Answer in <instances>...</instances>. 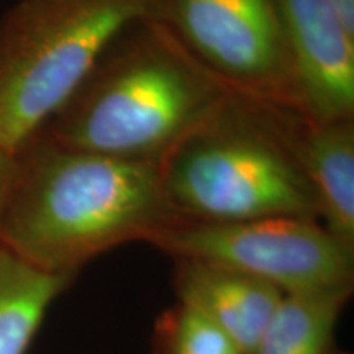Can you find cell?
Instances as JSON below:
<instances>
[{"instance_id": "ba28073f", "label": "cell", "mask_w": 354, "mask_h": 354, "mask_svg": "<svg viewBox=\"0 0 354 354\" xmlns=\"http://www.w3.org/2000/svg\"><path fill=\"white\" fill-rule=\"evenodd\" d=\"M174 289L177 302L214 322L241 354H254L284 295L258 279L196 259H174Z\"/></svg>"}, {"instance_id": "52a82bcc", "label": "cell", "mask_w": 354, "mask_h": 354, "mask_svg": "<svg viewBox=\"0 0 354 354\" xmlns=\"http://www.w3.org/2000/svg\"><path fill=\"white\" fill-rule=\"evenodd\" d=\"M294 110L310 122L354 117V37L330 0H276Z\"/></svg>"}, {"instance_id": "8992f818", "label": "cell", "mask_w": 354, "mask_h": 354, "mask_svg": "<svg viewBox=\"0 0 354 354\" xmlns=\"http://www.w3.org/2000/svg\"><path fill=\"white\" fill-rule=\"evenodd\" d=\"M153 17L233 91L294 110L276 0H156Z\"/></svg>"}, {"instance_id": "7c38bea8", "label": "cell", "mask_w": 354, "mask_h": 354, "mask_svg": "<svg viewBox=\"0 0 354 354\" xmlns=\"http://www.w3.org/2000/svg\"><path fill=\"white\" fill-rule=\"evenodd\" d=\"M154 354H241L214 322L177 302L158 318Z\"/></svg>"}, {"instance_id": "4fadbf2b", "label": "cell", "mask_w": 354, "mask_h": 354, "mask_svg": "<svg viewBox=\"0 0 354 354\" xmlns=\"http://www.w3.org/2000/svg\"><path fill=\"white\" fill-rule=\"evenodd\" d=\"M19 169V153H13L0 145V230L6 216V210L10 201L13 183Z\"/></svg>"}, {"instance_id": "7a4b0ae2", "label": "cell", "mask_w": 354, "mask_h": 354, "mask_svg": "<svg viewBox=\"0 0 354 354\" xmlns=\"http://www.w3.org/2000/svg\"><path fill=\"white\" fill-rule=\"evenodd\" d=\"M233 92L162 21L146 17L110 44L41 135L66 148L159 162Z\"/></svg>"}, {"instance_id": "6da1fadb", "label": "cell", "mask_w": 354, "mask_h": 354, "mask_svg": "<svg viewBox=\"0 0 354 354\" xmlns=\"http://www.w3.org/2000/svg\"><path fill=\"white\" fill-rule=\"evenodd\" d=\"M183 220L158 162L66 148L39 133L19 151L0 245L43 271L76 276L97 256Z\"/></svg>"}, {"instance_id": "8fae6325", "label": "cell", "mask_w": 354, "mask_h": 354, "mask_svg": "<svg viewBox=\"0 0 354 354\" xmlns=\"http://www.w3.org/2000/svg\"><path fill=\"white\" fill-rule=\"evenodd\" d=\"M353 289L284 294L254 354H338L336 323Z\"/></svg>"}, {"instance_id": "5bb4252c", "label": "cell", "mask_w": 354, "mask_h": 354, "mask_svg": "<svg viewBox=\"0 0 354 354\" xmlns=\"http://www.w3.org/2000/svg\"><path fill=\"white\" fill-rule=\"evenodd\" d=\"M344 28L354 37V0H330Z\"/></svg>"}, {"instance_id": "277c9868", "label": "cell", "mask_w": 354, "mask_h": 354, "mask_svg": "<svg viewBox=\"0 0 354 354\" xmlns=\"http://www.w3.org/2000/svg\"><path fill=\"white\" fill-rule=\"evenodd\" d=\"M156 0H20L0 20V145L13 153L76 95Z\"/></svg>"}, {"instance_id": "30bf717a", "label": "cell", "mask_w": 354, "mask_h": 354, "mask_svg": "<svg viewBox=\"0 0 354 354\" xmlns=\"http://www.w3.org/2000/svg\"><path fill=\"white\" fill-rule=\"evenodd\" d=\"M73 279L43 271L0 245V354H26L51 304Z\"/></svg>"}, {"instance_id": "3957f363", "label": "cell", "mask_w": 354, "mask_h": 354, "mask_svg": "<svg viewBox=\"0 0 354 354\" xmlns=\"http://www.w3.org/2000/svg\"><path fill=\"white\" fill-rule=\"evenodd\" d=\"M304 123L295 110L234 91L158 162L172 207L205 223L320 220L302 158Z\"/></svg>"}, {"instance_id": "5b68a950", "label": "cell", "mask_w": 354, "mask_h": 354, "mask_svg": "<svg viewBox=\"0 0 354 354\" xmlns=\"http://www.w3.org/2000/svg\"><path fill=\"white\" fill-rule=\"evenodd\" d=\"M318 221L299 216L233 223L183 220L158 232L148 243L172 259L221 266L282 294L353 289L354 248Z\"/></svg>"}, {"instance_id": "9c48e42d", "label": "cell", "mask_w": 354, "mask_h": 354, "mask_svg": "<svg viewBox=\"0 0 354 354\" xmlns=\"http://www.w3.org/2000/svg\"><path fill=\"white\" fill-rule=\"evenodd\" d=\"M302 158L315 190L323 227L354 248V122H310L302 130Z\"/></svg>"}]
</instances>
